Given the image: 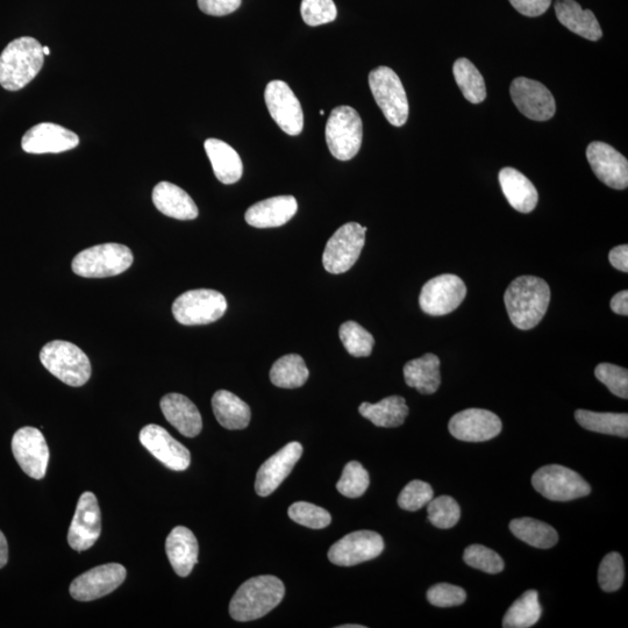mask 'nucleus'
Wrapping results in <instances>:
<instances>
[{"label": "nucleus", "instance_id": "nucleus-20", "mask_svg": "<svg viewBox=\"0 0 628 628\" xmlns=\"http://www.w3.org/2000/svg\"><path fill=\"white\" fill-rule=\"evenodd\" d=\"M587 157L599 181L616 190L628 187V162L615 148L605 142H591L587 149Z\"/></svg>", "mask_w": 628, "mask_h": 628}, {"label": "nucleus", "instance_id": "nucleus-25", "mask_svg": "<svg viewBox=\"0 0 628 628\" xmlns=\"http://www.w3.org/2000/svg\"><path fill=\"white\" fill-rule=\"evenodd\" d=\"M166 552L171 567L181 577L191 574L198 562V541L189 528L177 526L166 541Z\"/></svg>", "mask_w": 628, "mask_h": 628}, {"label": "nucleus", "instance_id": "nucleus-35", "mask_svg": "<svg viewBox=\"0 0 628 628\" xmlns=\"http://www.w3.org/2000/svg\"><path fill=\"white\" fill-rule=\"evenodd\" d=\"M575 418L585 430L617 435V437H628V416L627 413H599L587 410H577Z\"/></svg>", "mask_w": 628, "mask_h": 628}, {"label": "nucleus", "instance_id": "nucleus-42", "mask_svg": "<svg viewBox=\"0 0 628 628\" xmlns=\"http://www.w3.org/2000/svg\"><path fill=\"white\" fill-rule=\"evenodd\" d=\"M625 570L622 555L613 552L605 556L598 570V582L605 592H615L622 588Z\"/></svg>", "mask_w": 628, "mask_h": 628}, {"label": "nucleus", "instance_id": "nucleus-32", "mask_svg": "<svg viewBox=\"0 0 628 628\" xmlns=\"http://www.w3.org/2000/svg\"><path fill=\"white\" fill-rule=\"evenodd\" d=\"M362 417L377 427L392 428L404 424L409 416V406L401 396H390L380 403H362L359 408Z\"/></svg>", "mask_w": 628, "mask_h": 628}, {"label": "nucleus", "instance_id": "nucleus-14", "mask_svg": "<svg viewBox=\"0 0 628 628\" xmlns=\"http://www.w3.org/2000/svg\"><path fill=\"white\" fill-rule=\"evenodd\" d=\"M12 452L14 459L25 473L41 480L46 475L49 462V448L44 434L35 427H23L13 435Z\"/></svg>", "mask_w": 628, "mask_h": 628}, {"label": "nucleus", "instance_id": "nucleus-6", "mask_svg": "<svg viewBox=\"0 0 628 628\" xmlns=\"http://www.w3.org/2000/svg\"><path fill=\"white\" fill-rule=\"evenodd\" d=\"M131 249L119 244L97 245L75 256L73 271L85 278H105L125 273L132 266Z\"/></svg>", "mask_w": 628, "mask_h": 628}, {"label": "nucleus", "instance_id": "nucleus-37", "mask_svg": "<svg viewBox=\"0 0 628 628\" xmlns=\"http://www.w3.org/2000/svg\"><path fill=\"white\" fill-rule=\"evenodd\" d=\"M453 73L463 96L473 104H480L487 98L484 78L468 59L455 61Z\"/></svg>", "mask_w": 628, "mask_h": 628}, {"label": "nucleus", "instance_id": "nucleus-41", "mask_svg": "<svg viewBox=\"0 0 628 628\" xmlns=\"http://www.w3.org/2000/svg\"><path fill=\"white\" fill-rule=\"evenodd\" d=\"M289 517L295 523L313 528V530H321L332 523V517L328 511L306 502L292 504L289 508Z\"/></svg>", "mask_w": 628, "mask_h": 628}, {"label": "nucleus", "instance_id": "nucleus-29", "mask_svg": "<svg viewBox=\"0 0 628 628\" xmlns=\"http://www.w3.org/2000/svg\"><path fill=\"white\" fill-rule=\"evenodd\" d=\"M204 147L219 182L234 184L241 180L244 166L240 155L233 147L218 139L206 140Z\"/></svg>", "mask_w": 628, "mask_h": 628}, {"label": "nucleus", "instance_id": "nucleus-12", "mask_svg": "<svg viewBox=\"0 0 628 628\" xmlns=\"http://www.w3.org/2000/svg\"><path fill=\"white\" fill-rule=\"evenodd\" d=\"M264 99L271 118L281 127V130L291 137L299 135L304 127V114L301 103L283 81H273L267 85Z\"/></svg>", "mask_w": 628, "mask_h": 628}, {"label": "nucleus", "instance_id": "nucleus-27", "mask_svg": "<svg viewBox=\"0 0 628 628\" xmlns=\"http://www.w3.org/2000/svg\"><path fill=\"white\" fill-rule=\"evenodd\" d=\"M503 194L513 209L530 213L537 208L539 195L533 183L515 168H504L499 173Z\"/></svg>", "mask_w": 628, "mask_h": 628}, {"label": "nucleus", "instance_id": "nucleus-54", "mask_svg": "<svg viewBox=\"0 0 628 628\" xmlns=\"http://www.w3.org/2000/svg\"><path fill=\"white\" fill-rule=\"evenodd\" d=\"M42 49H44L45 56H48L49 54H51V51H49V48L47 46L42 47Z\"/></svg>", "mask_w": 628, "mask_h": 628}, {"label": "nucleus", "instance_id": "nucleus-30", "mask_svg": "<svg viewBox=\"0 0 628 628\" xmlns=\"http://www.w3.org/2000/svg\"><path fill=\"white\" fill-rule=\"evenodd\" d=\"M212 409L218 423L227 430H244L251 423V408L230 391H217L212 397Z\"/></svg>", "mask_w": 628, "mask_h": 628}, {"label": "nucleus", "instance_id": "nucleus-7", "mask_svg": "<svg viewBox=\"0 0 628 628\" xmlns=\"http://www.w3.org/2000/svg\"><path fill=\"white\" fill-rule=\"evenodd\" d=\"M369 87L375 101L392 126L402 127L409 118V101L401 78L388 67L369 74Z\"/></svg>", "mask_w": 628, "mask_h": 628}, {"label": "nucleus", "instance_id": "nucleus-38", "mask_svg": "<svg viewBox=\"0 0 628 628\" xmlns=\"http://www.w3.org/2000/svg\"><path fill=\"white\" fill-rule=\"evenodd\" d=\"M339 335L346 351L355 358H367L373 352L375 345L373 335L355 321H346L342 324Z\"/></svg>", "mask_w": 628, "mask_h": 628}, {"label": "nucleus", "instance_id": "nucleus-9", "mask_svg": "<svg viewBox=\"0 0 628 628\" xmlns=\"http://www.w3.org/2000/svg\"><path fill=\"white\" fill-rule=\"evenodd\" d=\"M532 484L540 495L553 502H569L590 495L591 488L576 471L551 465L535 471Z\"/></svg>", "mask_w": 628, "mask_h": 628}, {"label": "nucleus", "instance_id": "nucleus-36", "mask_svg": "<svg viewBox=\"0 0 628 628\" xmlns=\"http://www.w3.org/2000/svg\"><path fill=\"white\" fill-rule=\"evenodd\" d=\"M541 612L538 591L528 590L510 606L503 619V627H532L539 622Z\"/></svg>", "mask_w": 628, "mask_h": 628}, {"label": "nucleus", "instance_id": "nucleus-5", "mask_svg": "<svg viewBox=\"0 0 628 628\" xmlns=\"http://www.w3.org/2000/svg\"><path fill=\"white\" fill-rule=\"evenodd\" d=\"M362 139L363 126L358 111L346 105L335 107L326 124L327 146L335 159H354L360 151Z\"/></svg>", "mask_w": 628, "mask_h": 628}, {"label": "nucleus", "instance_id": "nucleus-47", "mask_svg": "<svg viewBox=\"0 0 628 628\" xmlns=\"http://www.w3.org/2000/svg\"><path fill=\"white\" fill-rule=\"evenodd\" d=\"M466 599V591L452 584H435L427 591V601L438 608H453L465 603Z\"/></svg>", "mask_w": 628, "mask_h": 628}, {"label": "nucleus", "instance_id": "nucleus-2", "mask_svg": "<svg viewBox=\"0 0 628 628\" xmlns=\"http://www.w3.org/2000/svg\"><path fill=\"white\" fill-rule=\"evenodd\" d=\"M44 62V49L37 39L11 41L0 54V85L7 91L24 89L38 76Z\"/></svg>", "mask_w": 628, "mask_h": 628}, {"label": "nucleus", "instance_id": "nucleus-49", "mask_svg": "<svg viewBox=\"0 0 628 628\" xmlns=\"http://www.w3.org/2000/svg\"><path fill=\"white\" fill-rule=\"evenodd\" d=\"M515 9L526 17H539L546 13L552 0H509Z\"/></svg>", "mask_w": 628, "mask_h": 628}, {"label": "nucleus", "instance_id": "nucleus-48", "mask_svg": "<svg viewBox=\"0 0 628 628\" xmlns=\"http://www.w3.org/2000/svg\"><path fill=\"white\" fill-rule=\"evenodd\" d=\"M242 0H198L202 12L213 17H224L239 9Z\"/></svg>", "mask_w": 628, "mask_h": 628}, {"label": "nucleus", "instance_id": "nucleus-21", "mask_svg": "<svg viewBox=\"0 0 628 628\" xmlns=\"http://www.w3.org/2000/svg\"><path fill=\"white\" fill-rule=\"evenodd\" d=\"M80 145V138L74 132L60 125L42 123L28 130L21 147L28 154H57L76 148Z\"/></svg>", "mask_w": 628, "mask_h": 628}, {"label": "nucleus", "instance_id": "nucleus-26", "mask_svg": "<svg viewBox=\"0 0 628 628\" xmlns=\"http://www.w3.org/2000/svg\"><path fill=\"white\" fill-rule=\"evenodd\" d=\"M153 202L164 216L177 220H194L198 217L199 211L194 199L173 183L157 184L153 190Z\"/></svg>", "mask_w": 628, "mask_h": 628}, {"label": "nucleus", "instance_id": "nucleus-44", "mask_svg": "<svg viewBox=\"0 0 628 628\" xmlns=\"http://www.w3.org/2000/svg\"><path fill=\"white\" fill-rule=\"evenodd\" d=\"M301 13L304 23L312 27L332 23L338 17L333 0H303Z\"/></svg>", "mask_w": 628, "mask_h": 628}, {"label": "nucleus", "instance_id": "nucleus-53", "mask_svg": "<svg viewBox=\"0 0 628 628\" xmlns=\"http://www.w3.org/2000/svg\"><path fill=\"white\" fill-rule=\"evenodd\" d=\"M339 628H365V626H362V625H342V626H339Z\"/></svg>", "mask_w": 628, "mask_h": 628}, {"label": "nucleus", "instance_id": "nucleus-3", "mask_svg": "<svg viewBox=\"0 0 628 628\" xmlns=\"http://www.w3.org/2000/svg\"><path fill=\"white\" fill-rule=\"evenodd\" d=\"M284 595L285 587L280 578L271 575L253 577L235 592L230 615L237 622H252L277 608Z\"/></svg>", "mask_w": 628, "mask_h": 628}, {"label": "nucleus", "instance_id": "nucleus-10", "mask_svg": "<svg viewBox=\"0 0 628 628\" xmlns=\"http://www.w3.org/2000/svg\"><path fill=\"white\" fill-rule=\"evenodd\" d=\"M366 232L367 227L348 223L333 234L323 254L324 268L328 273L339 275L354 266L365 247Z\"/></svg>", "mask_w": 628, "mask_h": 628}, {"label": "nucleus", "instance_id": "nucleus-40", "mask_svg": "<svg viewBox=\"0 0 628 628\" xmlns=\"http://www.w3.org/2000/svg\"><path fill=\"white\" fill-rule=\"evenodd\" d=\"M370 478L368 471L361 463L352 461L347 463L337 484L341 495L348 498H358L365 495L369 488Z\"/></svg>", "mask_w": 628, "mask_h": 628}, {"label": "nucleus", "instance_id": "nucleus-24", "mask_svg": "<svg viewBox=\"0 0 628 628\" xmlns=\"http://www.w3.org/2000/svg\"><path fill=\"white\" fill-rule=\"evenodd\" d=\"M160 405L164 417L184 437L195 438L202 432L201 412L188 397L180 394H169L161 399Z\"/></svg>", "mask_w": 628, "mask_h": 628}, {"label": "nucleus", "instance_id": "nucleus-22", "mask_svg": "<svg viewBox=\"0 0 628 628\" xmlns=\"http://www.w3.org/2000/svg\"><path fill=\"white\" fill-rule=\"evenodd\" d=\"M303 454L299 442H290L270 459L263 463L256 475L255 490L261 497H267L280 487Z\"/></svg>", "mask_w": 628, "mask_h": 628}, {"label": "nucleus", "instance_id": "nucleus-45", "mask_svg": "<svg viewBox=\"0 0 628 628\" xmlns=\"http://www.w3.org/2000/svg\"><path fill=\"white\" fill-rule=\"evenodd\" d=\"M434 492L430 484L423 481H412L402 490L398 497L399 508L415 512L424 508L433 499Z\"/></svg>", "mask_w": 628, "mask_h": 628}, {"label": "nucleus", "instance_id": "nucleus-46", "mask_svg": "<svg viewBox=\"0 0 628 628\" xmlns=\"http://www.w3.org/2000/svg\"><path fill=\"white\" fill-rule=\"evenodd\" d=\"M595 376L609 388L613 395L628 398L627 369L611 365V363H601L595 369Z\"/></svg>", "mask_w": 628, "mask_h": 628}, {"label": "nucleus", "instance_id": "nucleus-17", "mask_svg": "<svg viewBox=\"0 0 628 628\" xmlns=\"http://www.w3.org/2000/svg\"><path fill=\"white\" fill-rule=\"evenodd\" d=\"M510 92L513 103L528 119L546 121L554 117L555 99L544 84L518 77L512 82Z\"/></svg>", "mask_w": 628, "mask_h": 628}, {"label": "nucleus", "instance_id": "nucleus-11", "mask_svg": "<svg viewBox=\"0 0 628 628\" xmlns=\"http://www.w3.org/2000/svg\"><path fill=\"white\" fill-rule=\"evenodd\" d=\"M466 296V284L459 276L440 275L432 278L421 289L419 305L430 316H446L458 309Z\"/></svg>", "mask_w": 628, "mask_h": 628}, {"label": "nucleus", "instance_id": "nucleus-31", "mask_svg": "<svg viewBox=\"0 0 628 628\" xmlns=\"http://www.w3.org/2000/svg\"><path fill=\"white\" fill-rule=\"evenodd\" d=\"M406 384L420 394L432 395L441 384L440 360L437 355L426 354L421 358L406 363L404 367Z\"/></svg>", "mask_w": 628, "mask_h": 628}, {"label": "nucleus", "instance_id": "nucleus-15", "mask_svg": "<svg viewBox=\"0 0 628 628\" xmlns=\"http://www.w3.org/2000/svg\"><path fill=\"white\" fill-rule=\"evenodd\" d=\"M384 549L380 534L373 531H358L347 534L331 547L328 559L340 567H352L374 560Z\"/></svg>", "mask_w": 628, "mask_h": 628}, {"label": "nucleus", "instance_id": "nucleus-39", "mask_svg": "<svg viewBox=\"0 0 628 628\" xmlns=\"http://www.w3.org/2000/svg\"><path fill=\"white\" fill-rule=\"evenodd\" d=\"M427 505L428 520L440 530H448L459 523L461 509L453 497L440 496L432 499Z\"/></svg>", "mask_w": 628, "mask_h": 628}, {"label": "nucleus", "instance_id": "nucleus-23", "mask_svg": "<svg viewBox=\"0 0 628 628\" xmlns=\"http://www.w3.org/2000/svg\"><path fill=\"white\" fill-rule=\"evenodd\" d=\"M298 204L294 196H277L254 204L245 214L248 225L256 228L283 226L294 218Z\"/></svg>", "mask_w": 628, "mask_h": 628}, {"label": "nucleus", "instance_id": "nucleus-16", "mask_svg": "<svg viewBox=\"0 0 628 628\" xmlns=\"http://www.w3.org/2000/svg\"><path fill=\"white\" fill-rule=\"evenodd\" d=\"M102 533V512L97 497L87 491L78 499L73 522L69 527L68 544L77 552L94 546Z\"/></svg>", "mask_w": 628, "mask_h": 628}, {"label": "nucleus", "instance_id": "nucleus-18", "mask_svg": "<svg viewBox=\"0 0 628 628\" xmlns=\"http://www.w3.org/2000/svg\"><path fill=\"white\" fill-rule=\"evenodd\" d=\"M140 442L154 458L171 470H187L191 463V454L187 447L171 437L168 431L159 425H147L140 432Z\"/></svg>", "mask_w": 628, "mask_h": 628}, {"label": "nucleus", "instance_id": "nucleus-1", "mask_svg": "<svg viewBox=\"0 0 628 628\" xmlns=\"http://www.w3.org/2000/svg\"><path fill=\"white\" fill-rule=\"evenodd\" d=\"M504 302L512 324L519 330H532L545 317L551 289L542 278L520 276L509 285Z\"/></svg>", "mask_w": 628, "mask_h": 628}, {"label": "nucleus", "instance_id": "nucleus-51", "mask_svg": "<svg viewBox=\"0 0 628 628\" xmlns=\"http://www.w3.org/2000/svg\"><path fill=\"white\" fill-rule=\"evenodd\" d=\"M611 310L620 316H628V292H619L611 299Z\"/></svg>", "mask_w": 628, "mask_h": 628}, {"label": "nucleus", "instance_id": "nucleus-13", "mask_svg": "<svg viewBox=\"0 0 628 628\" xmlns=\"http://www.w3.org/2000/svg\"><path fill=\"white\" fill-rule=\"evenodd\" d=\"M126 575V568L119 563L92 568L70 584V595L80 602L96 601L117 590L126 580Z\"/></svg>", "mask_w": 628, "mask_h": 628}, {"label": "nucleus", "instance_id": "nucleus-8", "mask_svg": "<svg viewBox=\"0 0 628 628\" xmlns=\"http://www.w3.org/2000/svg\"><path fill=\"white\" fill-rule=\"evenodd\" d=\"M227 301L223 294L211 289L184 292L173 304V314L185 326L208 325L223 318Z\"/></svg>", "mask_w": 628, "mask_h": 628}, {"label": "nucleus", "instance_id": "nucleus-43", "mask_svg": "<svg viewBox=\"0 0 628 628\" xmlns=\"http://www.w3.org/2000/svg\"><path fill=\"white\" fill-rule=\"evenodd\" d=\"M463 560L468 566L487 574H499L504 570V561L501 556L481 545H471L466 548Z\"/></svg>", "mask_w": 628, "mask_h": 628}, {"label": "nucleus", "instance_id": "nucleus-55", "mask_svg": "<svg viewBox=\"0 0 628 628\" xmlns=\"http://www.w3.org/2000/svg\"><path fill=\"white\" fill-rule=\"evenodd\" d=\"M319 113L321 114V116H324L325 111L321 110Z\"/></svg>", "mask_w": 628, "mask_h": 628}, {"label": "nucleus", "instance_id": "nucleus-4", "mask_svg": "<svg viewBox=\"0 0 628 628\" xmlns=\"http://www.w3.org/2000/svg\"><path fill=\"white\" fill-rule=\"evenodd\" d=\"M42 365L70 387H82L90 380L91 363L80 347L71 342L55 340L41 349Z\"/></svg>", "mask_w": 628, "mask_h": 628}, {"label": "nucleus", "instance_id": "nucleus-33", "mask_svg": "<svg viewBox=\"0 0 628 628\" xmlns=\"http://www.w3.org/2000/svg\"><path fill=\"white\" fill-rule=\"evenodd\" d=\"M309 375L302 356L289 354L274 363L270 370V381L278 388L297 389L303 387Z\"/></svg>", "mask_w": 628, "mask_h": 628}, {"label": "nucleus", "instance_id": "nucleus-28", "mask_svg": "<svg viewBox=\"0 0 628 628\" xmlns=\"http://www.w3.org/2000/svg\"><path fill=\"white\" fill-rule=\"evenodd\" d=\"M555 13L563 26L584 39L598 41L603 37L595 14L590 10H583L575 0H556Z\"/></svg>", "mask_w": 628, "mask_h": 628}, {"label": "nucleus", "instance_id": "nucleus-50", "mask_svg": "<svg viewBox=\"0 0 628 628\" xmlns=\"http://www.w3.org/2000/svg\"><path fill=\"white\" fill-rule=\"evenodd\" d=\"M612 267L627 273L628 271V246L622 245L612 249L609 255Z\"/></svg>", "mask_w": 628, "mask_h": 628}, {"label": "nucleus", "instance_id": "nucleus-19", "mask_svg": "<svg viewBox=\"0 0 628 628\" xmlns=\"http://www.w3.org/2000/svg\"><path fill=\"white\" fill-rule=\"evenodd\" d=\"M448 427L449 432L458 440L483 442L496 438L502 432L503 425L494 412L468 409L456 413Z\"/></svg>", "mask_w": 628, "mask_h": 628}, {"label": "nucleus", "instance_id": "nucleus-34", "mask_svg": "<svg viewBox=\"0 0 628 628\" xmlns=\"http://www.w3.org/2000/svg\"><path fill=\"white\" fill-rule=\"evenodd\" d=\"M510 530L518 539L535 548H552L559 541V534L554 527L532 518L512 520Z\"/></svg>", "mask_w": 628, "mask_h": 628}, {"label": "nucleus", "instance_id": "nucleus-52", "mask_svg": "<svg viewBox=\"0 0 628 628\" xmlns=\"http://www.w3.org/2000/svg\"><path fill=\"white\" fill-rule=\"evenodd\" d=\"M9 561V545L2 531H0V569L6 566Z\"/></svg>", "mask_w": 628, "mask_h": 628}]
</instances>
